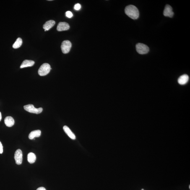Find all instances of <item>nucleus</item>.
Masks as SVG:
<instances>
[{
	"instance_id": "1",
	"label": "nucleus",
	"mask_w": 190,
	"mask_h": 190,
	"mask_svg": "<svg viewBox=\"0 0 190 190\" xmlns=\"http://www.w3.org/2000/svg\"><path fill=\"white\" fill-rule=\"evenodd\" d=\"M125 13L130 18L136 19L139 17V11L137 8L132 5L127 6L125 9Z\"/></svg>"
},
{
	"instance_id": "2",
	"label": "nucleus",
	"mask_w": 190,
	"mask_h": 190,
	"mask_svg": "<svg viewBox=\"0 0 190 190\" xmlns=\"http://www.w3.org/2000/svg\"><path fill=\"white\" fill-rule=\"evenodd\" d=\"M51 69L50 66L48 63H43L39 69L38 73L40 76H45L49 74Z\"/></svg>"
},
{
	"instance_id": "3",
	"label": "nucleus",
	"mask_w": 190,
	"mask_h": 190,
	"mask_svg": "<svg viewBox=\"0 0 190 190\" xmlns=\"http://www.w3.org/2000/svg\"><path fill=\"white\" fill-rule=\"evenodd\" d=\"M136 50L140 54H145L149 52V48L147 45L142 43H138L136 45Z\"/></svg>"
},
{
	"instance_id": "4",
	"label": "nucleus",
	"mask_w": 190,
	"mask_h": 190,
	"mask_svg": "<svg viewBox=\"0 0 190 190\" xmlns=\"http://www.w3.org/2000/svg\"><path fill=\"white\" fill-rule=\"evenodd\" d=\"M24 110L29 112L38 114L41 113L43 111V108H36L32 104H28L24 106Z\"/></svg>"
},
{
	"instance_id": "5",
	"label": "nucleus",
	"mask_w": 190,
	"mask_h": 190,
	"mask_svg": "<svg viewBox=\"0 0 190 190\" xmlns=\"http://www.w3.org/2000/svg\"><path fill=\"white\" fill-rule=\"evenodd\" d=\"M71 47V42L69 40L63 41L61 45V49L62 53L64 54L68 53L70 51Z\"/></svg>"
},
{
	"instance_id": "6",
	"label": "nucleus",
	"mask_w": 190,
	"mask_h": 190,
	"mask_svg": "<svg viewBox=\"0 0 190 190\" xmlns=\"http://www.w3.org/2000/svg\"><path fill=\"white\" fill-rule=\"evenodd\" d=\"M14 160L16 163L18 165H20L22 163L23 160V154L22 151L20 149H18L16 151L14 154Z\"/></svg>"
},
{
	"instance_id": "7",
	"label": "nucleus",
	"mask_w": 190,
	"mask_h": 190,
	"mask_svg": "<svg viewBox=\"0 0 190 190\" xmlns=\"http://www.w3.org/2000/svg\"><path fill=\"white\" fill-rule=\"evenodd\" d=\"M163 14L165 17L171 18L173 17L174 13L171 6L169 5H166L163 11Z\"/></svg>"
},
{
	"instance_id": "8",
	"label": "nucleus",
	"mask_w": 190,
	"mask_h": 190,
	"mask_svg": "<svg viewBox=\"0 0 190 190\" xmlns=\"http://www.w3.org/2000/svg\"><path fill=\"white\" fill-rule=\"evenodd\" d=\"M70 28L69 24L65 22H60L58 24L57 30L58 32L69 30Z\"/></svg>"
},
{
	"instance_id": "9",
	"label": "nucleus",
	"mask_w": 190,
	"mask_h": 190,
	"mask_svg": "<svg viewBox=\"0 0 190 190\" xmlns=\"http://www.w3.org/2000/svg\"><path fill=\"white\" fill-rule=\"evenodd\" d=\"M189 79V76L187 75L184 74L180 76L178 80V82L180 84L184 85L187 83Z\"/></svg>"
},
{
	"instance_id": "10",
	"label": "nucleus",
	"mask_w": 190,
	"mask_h": 190,
	"mask_svg": "<svg viewBox=\"0 0 190 190\" xmlns=\"http://www.w3.org/2000/svg\"><path fill=\"white\" fill-rule=\"evenodd\" d=\"M5 124L8 127H11L14 126V118L12 117L8 116L6 117L4 120Z\"/></svg>"
},
{
	"instance_id": "11",
	"label": "nucleus",
	"mask_w": 190,
	"mask_h": 190,
	"mask_svg": "<svg viewBox=\"0 0 190 190\" xmlns=\"http://www.w3.org/2000/svg\"><path fill=\"white\" fill-rule=\"evenodd\" d=\"M56 24L55 21L53 20H49L47 21L43 25V28L45 30L48 31L52 28Z\"/></svg>"
},
{
	"instance_id": "12",
	"label": "nucleus",
	"mask_w": 190,
	"mask_h": 190,
	"mask_svg": "<svg viewBox=\"0 0 190 190\" xmlns=\"http://www.w3.org/2000/svg\"><path fill=\"white\" fill-rule=\"evenodd\" d=\"M63 130L67 135L71 139L74 140L76 139V137L74 133L71 131L70 129L67 126H64L63 127Z\"/></svg>"
},
{
	"instance_id": "13",
	"label": "nucleus",
	"mask_w": 190,
	"mask_h": 190,
	"mask_svg": "<svg viewBox=\"0 0 190 190\" xmlns=\"http://www.w3.org/2000/svg\"><path fill=\"white\" fill-rule=\"evenodd\" d=\"M41 131L40 130H36L32 131L29 135V138L30 139H33L35 137H40L41 135Z\"/></svg>"
},
{
	"instance_id": "14",
	"label": "nucleus",
	"mask_w": 190,
	"mask_h": 190,
	"mask_svg": "<svg viewBox=\"0 0 190 190\" xmlns=\"http://www.w3.org/2000/svg\"><path fill=\"white\" fill-rule=\"evenodd\" d=\"M35 64V62L30 60H25L22 62L20 66L21 69L23 68L29 67H32Z\"/></svg>"
},
{
	"instance_id": "15",
	"label": "nucleus",
	"mask_w": 190,
	"mask_h": 190,
	"mask_svg": "<svg viewBox=\"0 0 190 190\" xmlns=\"http://www.w3.org/2000/svg\"><path fill=\"white\" fill-rule=\"evenodd\" d=\"M36 156L32 152H30L27 155V161L29 163L32 164L34 163L36 160Z\"/></svg>"
},
{
	"instance_id": "16",
	"label": "nucleus",
	"mask_w": 190,
	"mask_h": 190,
	"mask_svg": "<svg viewBox=\"0 0 190 190\" xmlns=\"http://www.w3.org/2000/svg\"><path fill=\"white\" fill-rule=\"evenodd\" d=\"M22 40L21 38H18L17 39V40L14 45H12L13 48L14 49L18 48L21 46L22 44Z\"/></svg>"
},
{
	"instance_id": "17",
	"label": "nucleus",
	"mask_w": 190,
	"mask_h": 190,
	"mask_svg": "<svg viewBox=\"0 0 190 190\" xmlns=\"http://www.w3.org/2000/svg\"><path fill=\"white\" fill-rule=\"evenodd\" d=\"M66 15L69 18H71L73 16L72 12L70 11H67L66 13Z\"/></svg>"
},
{
	"instance_id": "18",
	"label": "nucleus",
	"mask_w": 190,
	"mask_h": 190,
	"mask_svg": "<svg viewBox=\"0 0 190 190\" xmlns=\"http://www.w3.org/2000/svg\"><path fill=\"white\" fill-rule=\"evenodd\" d=\"M81 6L79 4H77L74 5V9L76 10H79L81 9Z\"/></svg>"
},
{
	"instance_id": "19",
	"label": "nucleus",
	"mask_w": 190,
	"mask_h": 190,
	"mask_svg": "<svg viewBox=\"0 0 190 190\" xmlns=\"http://www.w3.org/2000/svg\"><path fill=\"white\" fill-rule=\"evenodd\" d=\"M3 151V146L1 142H0V154H2Z\"/></svg>"
},
{
	"instance_id": "20",
	"label": "nucleus",
	"mask_w": 190,
	"mask_h": 190,
	"mask_svg": "<svg viewBox=\"0 0 190 190\" xmlns=\"http://www.w3.org/2000/svg\"><path fill=\"white\" fill-rule=\"evenodd\" d=\"M36 190H46L45 188L43 187H40L37 188Z\"/></svg>"
},
{
	"instance_id": "21",
	"label": "nucleus",
	"mask_w": 190,
	"mask_h": 190,
	"mask_svg": "<svg viewBox=\"0 0 190 190\" xmlns=\"http://www.w3.org/2000/svg\"><path fill=\"white\" fill-rule=\"evenodd\" d=\"M1 118H2V117H1V112H0V121H1Z\"/></svg>"
},
{
	"instance_id": "22",
	"label": "nucleus",
	"mask_w": 190,
	"mask_h": 190,
	"mask_svg": "<svg viewBox=\"0 0 190 190\" xmlns=\"http://www.w3.org/2000/svg\"><path fill=\"white\" fill-rule=\"evenodd\" d=\"M189 189H190V185H189Z\"/></svg>"
},
{
	"instance_id": "23",
	"label": "nucleus",
	"mask_w": 190,
	"mask_h": 190,
	"mask_svg": "<svg viewBox=\"0 0 190 190\" xmlns=\"http://www.w3.org/2000/svg\"><path fill=\"white\" fill-rule=\"evenodd\" d=\"M142 190H144V189H142Z\"/></svg>"
}]
</instances>
